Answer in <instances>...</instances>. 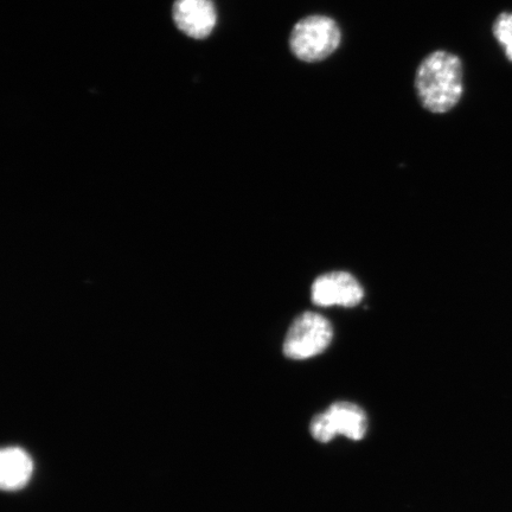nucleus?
Wrapping results in <instances>:
<instances>
[{
	"mask_svg": "<svg viewBox=\"0 0 512 512\" xmlns=\"http://www.w3.org/2000/svg\"><path fill=\"white\" fill-rule=\"evenodd\" d=\"M416 93L435 114L450 112L464 93V70L459 57L445 50L434 51L421 62L415 78Z\"/></svg>",
	"mask_w": 512,
	"mask_h": 512,
	"instance_id": "1",
	"label": "nucleus"
},
{
	"mask_svg": "<svg viewBox=\"0 0 512 512\" xmlns=\"http://www.w3.org/2000/svg\"><path fill=\"white\" fill-rule=\"evenodd\" d=\"M341 40V30L334 19L315 15L300 19L294 25L290 47L297 59L313 63L328 59L335 53Z\"/></svg>",
	"mask_w": 512,
	"mask_h": 512,
	"instance_id": "2",
	"label": "nucleus"
},
{
	"mask_svg": "<svg viewBox=\"0 0 512 512\" xmlns=\"http://www.w3.org/2000/svg\"><path fill=\"white\" fill-rule=\"evenodd\" d=\"M334 331L328 319L305 312L294 320L284 342V354L291 360H309L329 348Z\"/></svg>",
	"mask_w": 512,
	"mask_h": 512,
	"instance_id": "3",
	"label": "nucleus"
},
{
	"mask_svg": "<svg viewBox=\"0 0 512 512\" xmlns=\"http://www.w3.org/2000/svg\"><path fill=\"white\" fill-rule=\"evenodd\" d=\"M312 437L319 443H330L341 434L348 439L358 441L366 437L368 419L361 407L351 402H336L328 411L312 419L310 425Z\"/></svg>",
	"mask_w": 512,
	"mask_h": 512,
	"instance_id": "4",
	"label": "nucleus"
},
{
	"mask_svg": "<svg viewBox=\"0 0 512 512\" xmlns=\"http://www.w3.org/2000/svg\"><path fill=\"white\" fill-rule=\"evenodd\" d=\"M312 302L318 306L354 307L362 302L363 288L351 274L332 272L322 275L312 285Z\"/></svg>",
	"mask_w": 512,
	"mask_h": 512,
	"instance_id": "5",
	"label": "nucleus"
},
{
	"mask_svg": "<svg viewBox=\"0 0 512 512\" xmlns=\"http://www.w3.org/2000/svg\"><path fill=\"white\" fill-rule=\"evenodd\" d=\"M172 16L177 28L195 40L208 37L217 22L211 0H176Z\"/></svg>",
	"mask_w": 512,
	"mask_h": 512,
	"instance_id": "6",
	"label": "nucleus"
},
{
	"mask_svg": "<svg viewBox=\"0 0 512 512\" xmlns=\"http://www.w3.org/2000/svg\"><path fill=\"white\" fill-rule=\"evenodd\" d=\"M32 470L34 464L22 448L8 447L0 453V484L4 490L22 489L29 482Z\"/></svg>",
	"mask_w": 512,
	"mask_h": 512,
	"instance_id": "7",
	"label": "nucleus"
},
{
	"mask_svg": "<svg viewBox=\"0 0 512 512\" xmlns=\"http://www.w3.org/2000/svg\"><path fill=\"white\" fill-rule=\"evenodd\" d=\"M494 35L512 62V12L498 16L494 24Z\"/></svg>",
	"mask_w": 512,
	"mask_h": 512,
	"instance_id": "8",
	"label": "nucleus"
}]
</instances>
